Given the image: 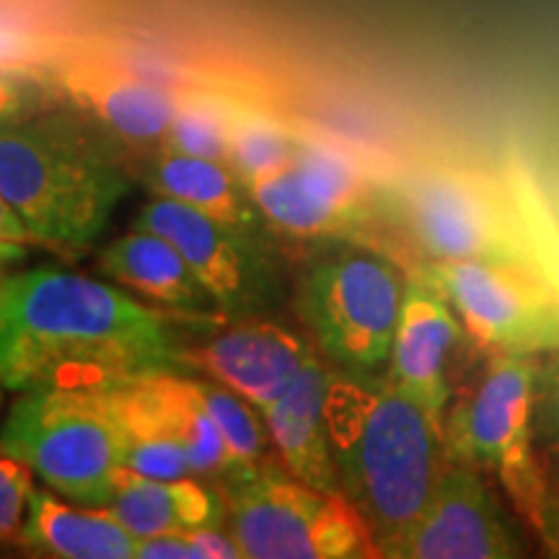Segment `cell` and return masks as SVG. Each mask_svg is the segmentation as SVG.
<instances>
[{
    "label": "cell",
    "instance_id": "cell-1",
    "mask_svg": "<svg viewBox=\"0 0 559 559\" xmlns=\"http://www.w3.org/2000/svg\"><path fill=\"white\" fill-rule=\"evenodd\" d=\"M174 313L60 267L0 280V379L21 391H111L181 362Z\"/></svg>",
    "mask_w": 559,
    "mask_h": 559
},
{
    "label": "cell",
    "instance_id": "cell-2",
    "mask_svg": "<svg viewBox=\"0 0 559 559\" xmlns=\"http://www.w3.org/2000/svg\"><path fill=\"white\" fill-rule=\"evenodd\" d=\"M326 430L342 495L366 519L379 557L436 487L445 464L443 423L386 376L358 379L334 368Z\"/></svg>",
    "mask_w": 559,
    "mask_h": 559
},
{
    "label": "cell",
    "instance_id": "cell-3",
    "mask_svg": "<svg viewBox=\"0 0 559 559\" xmlns=\"http://www.w3.org/2000/svg\"><path fill=\"white\" fill-rule=\"evenodd\" d=\"M130 192L122 160L68 120L0 128V198L32 241L75 260L99 241Z\"/></svg>",
    "mask_w": 559,
    "mask_h": 559
},
{
    "label": "cell",
    "instance_id": "cell-4",
    "mask_svg": "<svg viewBox=\"0 0 559 559\" xmlns=\"http://www.w3.org/2000/svg\"><path fill=\"white\" fill-rule=\"evenodd\" d=\"M0 451L24 461L60 498L104 508L124 466L109 391H21L0 423Z\"/></svg>",
    "mask_w": 559,
    "mask_h": 559
},
{
    "label": "cell",
    "instance_id": "cell-5",
    "mask_svg": "<svg viewBox=\"0 0 559 559\" xmlns=\"http://www.w3.org/2000/svg\"><path fill=\"white\" fill-rule=\"evenodd\" d=\"M407 277L389 257L340 249L313 262L298 285L296 311L319 353L358 379L386 376Z\"/></svg>",
    "mask_w": 559,
    "mask_h": 559
},
{
    "label": "cell",
    "instance_id": "cell-6",
    "mask_svg": "<svg viewBox=\"0 0 559 559\" xmlns=\"http://www.w3.org/2000/svg\"><path fill=\"white\" fill-rule=\"evenodd\" d=\"M228 534L249 559H362L376 544L342 492L311 487L285 469L260 466L226 477Z\"/></svg>",
    "mask_w": 559,
    "mask_h": 559
},
{
    "label": "cell",
    "instance_id": "cell-7",
    "mask_svg": "<svg viewBox=\"0 0 559 559\" xmlns=\"http://www.w3.org/2000/svg\"><path fill=\"white\" fill-rule=\"evenodd\" d=\"M539 355H492L477 386L443 419L445 461L498 477L519 519L534 528L544 464L534 436Z\"/></svg>",
    "mask_w": 559,
    "mask_h": 559
},
{
    "label": "cell",
    "instance_id": "cell-8",
    "mask_svg": "<svg viewBox=\"0 0 559 559\" xmlns=\"http://www.w3.org/2000/svg\"><path fill=\"white\" fill-rule=\"evenodd\" d=\"M389 202L428 262H487L536 277L539 264L519 223L474 177L440 169L412 174Z\"/></svg>",
    "mask_w": 559,
    "mask_h": 559
},
{
    "label": "cell",
    "instance_id": "cell-9",
    "mask_svg": "<svg viewBox=\"0 0 559 559\" xmlns=\"http://www.w3.org/2000/svg\"><path fill=\"white\" fill-rule=\"evenodd\" d=\"M247 192L267 230L300 247L362 234L383 200L347 153L309 138H298L288 166L251 181Z\"/></svg>",
    "mask_w": 559,
    "mask_h": 559
},
{
    "label": "cell",
    "instance_id": "cell-10",
    "mask_svg": "<svg viewBox=\"0 0 559 559\" xmlns=\"http://www.w3.org/2000/svg\"><path fill=\"white\" fill-rule=\"evenodd\" d=\"M449 298L464 332L492 355L559 349V300L523 272L487 262H425L417 270Z\"/></svg>",
    "mask_w": 559,
    "mask_h": 559
},
{
    "label": "cell",
    "instance_id": "cell-11",
    "mask_svg": "<svg viewBox=\"0 0 559 559\" xmlns=\"http://www.w3.org/2000/svg\"><path fill=\"white\" fill-rule=\"evenodd\" d=\"M135 228L174 243L221 317H249L272 304L277 277L257 230L234 228L158 194L140 210Z\"/></svg>",
    "mask_w": 559,
    "mask_h": 559
},
{
    "label": "cell",
    "instance_id": "cell-12",
    "mask_svg": "<svg viewBox=\"0 0 559 559\" xmlns=\"http://www.w3.org/2000/svg\"><path fill=\"white\" fill-rule=\"evenodd\" d=\"M526 539L479 469L445 461L428 502L379 557L389 559H515Z\"/></svg>",
    "mask_w": 559,
    "mask_h": 559
},
{
    "label": "cell",
    "instance_id": "cell-13",
    "mask_svg": "<svg viewBox=\"0 0 559 559\" xmlns=\"http://www.w3.org/2000/svg\"><path fill=\"white\" fill-rule=\"evenodd\" d=\"M313 353L317 347L288 326L239 321L205 345L181 347V362L236 391L251 407L264 409L290 386Z\"/></svg>",
    "mask_w": 559,
    "mask_h": 559
},
{
    "label": "cell",
    "instance_id": "cell-14",
    "mask_svg": "<svg viewBox=\"0 0 559 559\" xmlns=\"http://www.w3.org/2000/svg\"><path fill=\"white\" fill-rule=\"evenodd\" d=\"M461 330L464 326L449 298L428 277L419 272L407 277L386 381L440 423L445 419L451 402L445 366H449L451 349L461 340Z\"/></svg>",
    "mask_w": 559,
    "mask_h": 559
},
{
    "label": "cell",
    "instance_id": "cell-15",
    "mask_svg": "<svg viewBox=\"0 0 559 559\" xmlns=\"http://www.w3.org/2000/svg\"><path fill=\"white\" fill-rule=\"evenodd\" d=\"M332 373L334 370L324 366L317 349L290 386L260 412L285 472L311 487L342 492L326 430Z\"/></svg>",
    "mask_w": 559,
    "mask_h": 559
},
{
    "label": "cell",
    "instance_id": "cell-16",
    "mask_svg": "<svg viewBox=\"0 0 559 559\" xmlns=\"http://www.w3.org/2000/svg\"><path fill=\"white\" fill-rule=\"evenodd\" d=\"M68 96L111 138L130 145L160 143L177 111V96L158 83L104 62H79L62 75Z\"/></svg>",
    "mask_w": 559,
    "mask_h": 559
},
{
    "label": "cell",
    "instance_id": "cell-17",
    "mask_svg": "<svg viewBox=\"0 0 559 559\" xmlns=\"http://www.w3.org/2000/svg\"><path fill=\"white\" fill-rule=\"evenodd\" d=\"M99 270L111 283L151 300L174 317L205 319L213 309L218 311L174 243L151 230L135 228L111 241L102 251Z\"/></svg>",
    "mask_w": 559,
    "mask_h": 559
},
{
    "label": "cell",
    "instance_id": "cell-18",
    "mask_svg": "<svg viewBox=\"0 0 559 559\" xmlns=\"http://www.w3.org/2000/svg\"><path fill=\"white\" fill-rule=\"evenodd\" d=\"M19 544L37 557L132 559L138 539L107 508H73L52 489L34 487Z\"/></svg>",
    "mask_w": 559,
    "mask_h": 559
},
{
    "label": "cell",
    "instance_id": "cell-19",
    "mask_svg": "<svg viewBox=\"0 0 559 559\" xmlns=\"http://www.w3.org/2000/svg\"><path fill=\"white\" fill-rule=\"evenodd\" d=\"M135 539L153 534H185L221 528L226 506L198 479H156L132 469L120 472L115 500L104 506Z\"/></svg>",
    "mask_w": 559,
    "mask_h": 559
},
{
    "label": "cell",
    "instance_id": "cell-20",
    "mask_svg": "<svg viewBox=\"0 0 559 559\" xmlns=\"http://www.w3.org/2000/svg\"><path fill=\"white\" fill-rule=\"evenodd\" d=\"M145 181L158 198L177 200L181 205H190L210 215V218L228 223V226L257 230V234L267 230L243 181L221 160L158 148L156 158L148 166V174H145Z\"/></svg>",
    "mask_w": 559,
    "mask_h": 559
},
{
    "label": "cell",
    "instance_id": "cell-21",
    "mask_svg": "<svg viewBox=\"0 0 559 559\" xmlns=\"http://www.w3.org/2000/svg\"><path fill=\"white\" fill-rule=\"evenodd\" d=\"M143 381L156 402L166 430L190 459L192 474L226 479L230 474L226 440L202 402L198 383L179 379L171 370H156V373L143 376Z\"/></svg>",
    "mask_w": 559,
    "mask_h": 559
},
{
    "label": "cell",
    "instance_id": "cell-22",
    "mask_svg": "<svg viewBox=\"0 0 559 559\" xmlns=\"http://www.w3.org/2000/svg\"><path fill=\"white\" fill-rule=\"evenodd\" d=\"M109 402L122 430L124 469L156 479L190 477V459L166 430L143 379L111 389Z\"/></svg>",
    "mask_w": 559,
    "mask_h": 559
},
{
    "label": "cell",
    "instance_id": "cell-23",
    "mask_svg": "<svg viewBox=\"0 0 559 559\" xmlns=\"http://www.w3.org/2000/svg\"><path fill=\"white\" fill-rule=\"evenodd\" d=\"M198 391L205 402L210 415H213L215 425H218L223 440H226L228 459H230V474H243L251 469H260L264 453H267V425L260 423L257 412L249 407L243 396L223 386L218 381H194Z\"/></svg>",
    "mask_w": 559,
    "mask_h": 559
},
{
    "label": "cell",
    "instance_id": "cell-24",
    "mask_svg": "<svg viewBox=\"0 0 559 559\" xmlns=\"http://www.w3.org/2000/svg\"><path fill=\"white\" fill-rule=\"evenodd\" d=\"M296 148L298 138L290 135L283 124L272 122L270 117L236 115L226 164L247 187L288 166L296 156Z\"/></svg>",
    "mask_w": 559,
    "mask_h": 559
},
{
    "label": "cell",
    "instance_id": "cell-25",
    "mask_svg": "<svg viewBox=\"0 0 559 559\" xmlns=\"http://www.w3.org/2000/svg\"><path fill=\"white\" fill-rule=\"evenodd\" d=\"M230 130H234V117L226 115L221 104L202 99V96H187L177 102L174 120L158 148L226 164Z\"/></svg>",
    "mask_w": 559,
    "mask_h": 559
},
{
    "label": "cell",
    "instance_id": "cell-26",
    "mask_svg": "<svg viewBox=\"0 0 559 559\" xmlns=\"http://www.w3.org/2000/svg\"><path fill=\"white\" fill-rule=\"evenodd\" d=\"M534 436L542 464L559 466V349L539 355L534 391Z\"/></svg>",
    "mask_w": 559,
    "mask_h": 559
},
{
    "label": "cell",
    "instance_id": "cell-27",
    "mask_svg": "<svg viewBox=\"0 0 559 559\" xmlns=\"http://www.w3.org/2000/svg\"><path fill=\"white\" fill-rule=\"evenodd\" d=\"M34 492V472L24 461L0 451V544L19 542Z\"/></svg>",
    "mask_w": 559,
    "mask_h": 559
},
{
    "label": "cell",
    "instance_id": "cell-28",
    "mask_svg": "<svg viewBox=\"0 0 559 559\" xmlns=\"http://www.w3.org/2000/svg\"><path fill=\"white\" fill-rule=\"evenodd\" d=\"M34 111V91L26 75L9 62H0V128L26 122Z\"/></svg>",
    "mask_w": 559,
    "mask_h": 559
},
{
    "label": "cell",
    "instance_id": "cell-29",
    "mask_svg": "<svg viewBox=\"0 0 559 559\" xmlns=\"http://www.w3.org/2000/svg\"><path fill=\"white\" fill-rule=\"evenodd\" d=\"M534 531L547 557L559 559V466L544 464V487Z\"/></svg>",
    "mask_w": 559,
    "mask_h": 559
},
{
    "label": "cell",
    "instance_id": "cell-30",
    "mask_svg": "<svg viewBox=\"0 0 559 559\" xmlns=\"http://www.w3.org/2000/svg\"><path fill=\"white\" fill-rule=\"evenodd\" d=\"M138 559H200L190 534H153L138 539Z\"/></svg>",
    "mask_w": 559,
    "mask_h": 559
},
{
    "label": "cell",
    "instance_id": "cell-31",
    "mask_svg": "<svg viewBox=\"0 0 559 559\" xmlns=\"http://www.w3.org/2000/svg\"><path fill=\"white\" fill-rule=\"evenodd\" d=\"M194 547L200 551V559H236L241 557L239 544L234 542V536L223 534L221 528H194L187 531Z\"/></svg>",
    "mask_w": 559,
    "mask_h": 559
},
{
    "label": "cell",
    "instance_id": "cell-32",
    "mask_svg": "<svg viewBox=\"0 0 559 559\" xmlns=\"http://www.w3.org/2000/svg\"><path fill=\"white\" fill-rule=\"evenodd\" d=\"M0 239L9 241H19V243H32L29 230H26L24 223L13 210L9 207V202L0 198Z\"/></svg>",
    "mask_w": 559,
    "mask_h": 559
},
{
    "label": "cell",
    "instance_id": "cell-33",
    "mask_svg": "<svg viewBox=\"0 0 559 559\" xmlns=\"http://www.w3.org/2000/svg\"><path fill=\"white\" fill-rule=\"evenodd\" d=\"M29 243H19V241H9L0 239V280H3L9 272H13L19 264L26 262L29 257Z\"/></svg>",
    "mask_w": 559,
    "mask_h": 559
},
{
    "label": "cell",
    "instance_id": "cell-34",
    "mask_svg": "<svg viewBox=\"0 0 559 559\" xmlns=\"http://www.w3.org/2000/svg\"><path fill=\"white\" fill-rule=\"evenodd\" d=\"M3 389H5V383H3V379H0V407H3Z\"/></svg>",
    "mask_w": 559,
    "mask_h": 559
}]
</instances>
